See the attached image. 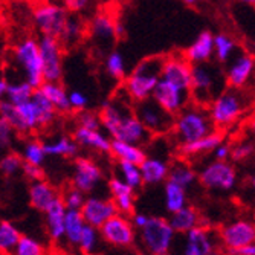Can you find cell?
Segmentation results:
<instances>
[{
    "label": "cell",
    "instance_id": "obj_1",
    "mask_svg": "<svg viewBox=\"0 0 255 255\" xmlns=\"http://www.w3.org/2000/svg\"><path fill=\"white\" fill-rule=\"evenodd\" d=\"M101 127L118 141H126L137 145H145L150 142L153 134L137 120L133 110H128L118 100H109L103 104L100 112Z\"/></svg>",
    "mask_w": 255,
    "mask_h": 255
},
{
    "label": "cell",
    "instance_id": "obj_2",
    "mask_svg": "<svg viewBox=\"0 0 255 255\" xmlns=\"http://www.w3.org/2000/svg\"><path fill=\"white\" fill-rule=\"evenodd\" d=\"M214 130L216 127L210 118V113H206L199 104H187L179 113H176L171 128L177 144L196 141V139L210 134Z\"/></svg>",
    "mask_w": 255,
    "mask_h": 255
},
{
    "label": "cell",
    "instance_id": "obj_3",
    "mask_svg": "<svg viewBox=\"0 0 255 255\" xmlns=\"http://www.w3.org/2000/svg\"><path fill=\"white\" fill-rule=\"evenodd\" d=\"M164 57H151L139 63L124 81V90L134 103L151 97V92L160 78Z\"/></svg>",
    "mask_w": 255,
    "mask_h": 255
},
{
    "label": "cell",
    "instance_id": "obj_4",
    "mask_svg": "<svg viewBox=\"0 0 255 255\" xmlns=\"http://www.w3.org/2000/svg\"><path fill=\"white\" fill-rule=\"evenodd\" d=\"M248 109V98L242 89H229L213 100L210 107V118L216 128H226L236 124Z\"/></svg>",
    "mask_w": 255,
    "mask_h": 255
},
{
    "label": "cell",
    "instance_id": "obj_5",
    "mask_svg": "<svg viewBox=\"0 0 255 255\" xmlns=\"http://www.w3.org/2000/svg\"><path fill=\"white\" fill-rule=\"evenodd\" d=\"M174 234L168 220L162 217H148L147 223L141 228V242L148 254L165 255L170 252Z\"/></svg>",
    "mask_w": 255,
    "mask_h": 255
},
{
    "label": "cell",
    "instance_id": "obj_6",
    "mask_svg": "<svg viewBox=\"0 0 255 255\" xmlns=\"http://www.w3.org/2000/svg\"><path fill=\"white\" fill-rule=\"evenodd\" d=\"M134 115L144 124V127L153 136H162L170 133L174 124V115L162 109L151 97L142 101H137L134 106Z\"/></svg>",
    "mask_w": 255,
    "mask_h": 255
},
{
    "label": "cell",
    "instance_id": "obj_7",
    "mask_svg": "<svg viewBox=\"0 0 255 255\" xmlns=\"http://www.w3.org/2000/svg\"><path fill=\"white\" fill-rule=\"evenodd\" d=\"M217 78L219 74L216 69L206 63H197L191 66V83H190V97L199 106L211 103L217 95Z\"/></svg>",
    "mask_w": 255,
    "mask_h": 255
},
{
    "label": "cell",
    "instance_id": "obj_8",
    "mask_svg": "<svg viewBox=\"0 0 255 255\" xmlns=\"http://www.w3.org/2000/svg\"><path fill=\"white\" fill-rule=\"evenodd\" d=\"M14 55L17 63L25 72L26 81L37 89L43 80V69H41V57L38 51V43L34 38H26L18 43L14 49Z\"/></svg>",
    "mask_w": 255,
    "mask_h": 255
},
{
    "label": "cell",
    "instance_id": "obj_9",
    "mask_svg": "<svg viewBox=\"0 0 255 255\" xmlns=\"http://www.w3.org/2000/svg\"><path fill=\"white\" fill-rule=\"evenodd\" d=\"M199 182L208 190L229 191L237 183V171L226 160H214L199 173Z\"/></svg>",
    "mask_w": 255,
    "mask_h": 255
},
{
    "label": "cell",
    "instance_id": "obj_10",
    "mask_svg": "<svg viewBox=\"0 0 255 255\" xmlns=\"http://www.w3.org/2000/svg\"><path fill=\"white\" fill-rule=\"evenodd\" d=\"M38 43L44 81H60L63 77V46L55 37L43 35Z\"/></svg>",
    "mask_w": 255,
    "mask_h": 255
},
{
    "label": "cell",
    "instance_id": "obj_11",
    "mask_svg": "<svg viewBox=\"0 0 255 255\" xmlns=\"http://www.w3.org/2000/svg\"><path fill=\"white\" fill-rule=\"evenodd\" d=\"M100 233L104 242L117 248H130L136 242L134 226L131 220L127 219L124 214H113L107 219L100 228Z\"/></svg>",
    "mask_w": 255,
    "mask_h": 255
},
{
    "label": "cell",
    "instance_id": "obj_12",
    "mask_svg": "<svg viewBox=\"0 0 255 255\" xmlns=\"http://www.w3.org/2000/svg\"><path fill=\"white\" fill-rule=\"evenodd\" d=\"M151 98L171 115L179 113L191 100L190 90L180 89L164 78H159L157 84L151 92Z\"/></svg>",
    "mask_w": 255,
    "mask_h": 255
},
{
    "label": "cell",
    "instance_id": "obj_13",
    "mask_svg": "<svg viewBox=\"0 0 255 255\" xmlns=\"http://www.w3.org/2000/svg\"><path fill=\"white\" fill-rule=\"evenodd\" d=\"M69 12L57 3H44L35 8L34 11V23L37 29L41 32V35H49L58 38L64 21L67 18Z\"/></svg>",
    "mask_w": 255,
    "mask_h": 255
},
{
    "label": "cell",
    "instance_id": "obj_14",
    "mask_svg": "<svg viewBox=\"0 0 255 255\" xmlns=\"http://www.w3.org/2000/svg\"><path fill=\"white\" fill-rule=\"evenodd\" d=\"M219 240L222 246L226 248V252L231 254L242 246L255 242V226L249 220H236L220 229Z\"/></svg>",
    "mask_w": 255,
    "mask_h": 255
},
{
    "label": "cell",
    "instance_id": "obj_15",
    "mask_svg": "<svg viewBox=\"0 0 255 255\" xmlns=\"http://www.w3.org/2000/svg\"><path fill=\"white\" fill-rule=\"evenodd\" d=\"M160 78H164L174 86L190 90L191 83V63L183 57V54H173L164 57L160 69Z\"/></svg>",
    "mask_w": 255,
    "mask_h": 255
},
{
    "label": "cell",
    "instance_id": "obj_16",
    "mask_svg": "<svg viewBox=\"0 0 255 255\" xmlns=\"http://www.w3.org/2000/svg\"><path fill=\"white\" fill-rule=\"evenodd\" d=\"M103 180V170L98 164L87 157H77L74 162V177L72 185L81 190L84 194L97 188Z\"/></svg>",
    "mask_w": 255,
    "mask_h": 255
},
{
    "label": "cell",
    "instance_id": "obj_17",
    "mask_svg": "<svg viewBox=\"0 0 255 255\" xmlns=\"http://www.w3.org/2000/svg\"><path fill=\"white\" fill-rule=\"evenodd\" d=\"M80 213L84 222L94 228H100L107 219L117 214L118 210L113 200L101 199V197H87L80 208Z\"/></svg>",
    "mask_w": 255,
    "mask_h": 255
},
{
    "label": "cell",
    "instance_id": "obj_18",
    "mask_svg": "<svg viewBox=\"0 0 255 255\" xmlns=\"http://www.w3.org/2000/svg\"><path fill=\"white\" fill-rule=\"evenodd\" d=\"M185 234H187V243L183 249L185 255H211L217 252L216 248H219V245L208 226L197 225Z\"/></svg>",
    "mask_w": 255,
    "mask_h": 255
},
{
    "label": "cell",
    "instance_id": "obj_19",
    "mask_svg": "<svg viewBox=\"0 0 255 255\" xmlns=\"http://www.w3.org/2000/svg\"><path fill=\"white\" fill-rule=\"evenodd\" d=\"M254 74V57L249 54H240L234 58L228 69V84L234 89H243Z\"/></svg>",
    "mask_w": 255,
    "mask_h": 255
},
{
    "label": "cell",
    "instance_id": "obj_20",
    "mask_svg": "<svg viewBox=\"0 0 255 255\" xmlns=\"http://www.w3.org/2000/svg\"><path fill=\"white\" fill-rule=\"evenodd\" d=\"M46 216V229L48 236L54 243H60L64 240V216H66V206L61 197H57L44 211Z\"/></svg>",
    "mask_w": 255,
    "mask_h": 255
},
{
    "label": "cell",
    "instance_id": "obj_21",
    "mask_svg": "<svg viewBox=\"0 0 255 255\" xmlns=\"http://www.w3.org/2000/svg\"><path fill=\"white\" fill-rule=\"evenodd\" d=\"M60 197V193L57 191V188L52 183H49L48 180L40 179V180H34L31 183L29 188V202L31 206L35 208L37 211L44 213L48 210V206L57 199Z\"/></svg>",
    "mask_w": 255,
    "mask_h": 255
},
{
    "label": "cell",
    "instance_id": "obj_22",
    "mask_svg": "<svg viewBox=\"0 0 255 255\" xmlns=\"http://www.w3.org/2000/svg\"><path fill=\"white\" fill-rule=\"evenodd\" d=\"M223 133L222 131H211L210 134H206L203 137H199L196 141L191 142H185V144H179V153L183 157H191V156H200L203 153H210L213 151L217 145H220L223 142Z\"/></svg>",
    "mask_w": 255,
    "mask_h": 255
},
{
    "label": "cell",
    "instance_id": "obj_23",
    "mask_svg": "<svg viewBox=\"0 0 255 255\" xmlns=\"http://www.w3.org/2000/svg\"><path fill=\"white\" fill-rule=\"evenodd\" d=\"M213 34L210 31H203L197 35L194 43L183 52V57L191 64L206 63L214 55V44H213Z\"/></svg>",
    "mask_w": 255,
    "mask_h": 255
},
{
    "label": "cell",
    "instance_id": "obj_24",
    "mask_svg": "<svg viewBox=\"0 0 255 255\" xmlns=\"http://www.w3.org/2000/svg\"><path fill=\"white\" fill-rule=\"evenodd\" d=\"M74 141L81 147H90L101 153H110V139L100 130H92L78 126L74 131Z\"/></svg>",
    "mask_w": 255,
    "mask_h": 255
},
{
    "label": "cell",
    "instance_id": "obj_25",
    "mask_svg": "<svg viewBox=\"0 0 255 255\" xmlns=\"http://www.w3.org/2000/svg\"><path fill=\"white\" fill-rule=\"evenodd\" d=\"M168 164L164 159L159 157H147L139 164L141 170L142 182L148 185H156L160 182H165L168 177Z\"/></svg>",
    "mask_w": 255,
    "mask_h": 255
},
{
    "label": "cell",
    "instance_id": "obj_26",
    "mask_svg": "<svg viewBox=\"0 0 255 255\" xmlns=\"http://www.w3.org/2000/svg\"><path fill=\"white\" fill-rule=\"evenodd\" d=\"M115 20L113 15L107 14V12H98L94 15V18L90 20V35L92 38H95L97 41H103V43H110L117 38V34H115Z\"/></svg>",
    "mask_w": 255,
    "mask_h": 255
},
{
    "label": "cell",
    "instance_id": "obj_27",
    "mask_svg": "<svg viewBox=\"0 0 255 255\" xmlns=\"http://www.w3.org/2000/svg\"><path fill=\"white\" fill-rule=\"evenodd\" d=\"M37 89L51 101V104L55 107L57 112L69 113L72 110L71 104H69V94L60 84V81H43Z\"/></svg>",
    "mask_w": 255,
    "mask_h": 255
},
{
    "label": "cell",
    "instance_id": "obj_28",
    "mask_svg": "<svg viewBox=\"0 0 255 255\" xmlns=\"http://www.w3.org/2000/svg\"><path fill=\"white\" fill-rule=\"evenodd\" d=\"M110 153L118 160H127L136 165L141 164L147 156L142 145L126 142V141H118V139H112L110 141Z\"/></svg>",
    "mask_w": 255,
    "mask_h": 255
},
{
    "label": "cell",
    "instance_id": "obj_29",
    "mask_svg": "<svg viewBox=\"0 0 255 255\" xmlns=\"http://www.w3.org/2000/svg\"><path fill=\"white\" fill-rule=\"evenodd\" d=\"M168 222H170L171 228L174 229V233L185 234L191 228L200 225L202 219H200V214H199V211L196 210V208L185 205L183 208H180V210L171 213V217H170Z\"/></svg>",
    "mask_w": 255,
    "mask_h": 255
},
{
    "label": "cell",
    "instance_id": "obj_30",
    "mask_svg": "<svg viewBox=\"0 0 255 255\" xmlns=\"http://www.w3.org/2000/svg\"><path fill=\"white\" fill-rule=\"evenodd\" d=\"M84 29L86 28H84V23L81 21V18L69 12L67 18L64 21L63 31L58 37V41L61 43L63 48L64 46H75L81 40Z\"/></svg>",
    "mask_w": 255,
    "mask_h": 255
},
{
    "label": "cell",
    "instance_id": "obj_31",
    "mask_svg": "<svg viewBox=\"0 0 255 255\" xmlns=\"http://www.w3.org/2000/svg\"><path fill=\"white\" fill-rule=\"evenodd\" d=\"M84 219L80 210H66L64 216V239L71 246H77L81 231L84 226Z\"/></svg>",
    "mask_w": 255,
    "mask_h": 255
},
{
    "label": "cell",
    "instance_id": "obj_32",
    "mask_svg": "<svg viewBox=\"0 0 255 255\" xmlns=\"http://www.w3.org/2000/svg\"><path fill=\"white\" fill-rule=\"evenodd\" d=\"M78 144L71 136H61L54 142L43 144L46 156H63V157H75L78 154Z\"/></svg>",
    "mask_w": 255,
    "mask_h": 255
},
{
    "label": "cell",
    "instance_id": "obj_33",
    "mask_svg": "<svg viewBox=\"0 0 255 255\" xmlns=\"http://www.w3.org/2000/svg\"><path fill=\"white\" fill-rule=\"evenodd\" d=\"M32 101L37 107V115H38V128L41 127H48L49 124L54 123L57 117V110L51 104V101L46 98L38 89L34 90L32 94Z\"/></svg>",
    "mask_w": 255,
    "mask_h": 255
},
{
    "label": "cell",
    "instance_id": "obj_34",
    "mask_svg": "<svg viewBox=\"0 0 255 255\" xmlns=\"http://www.w3.org/2000/svg\"><path fill=\"white\" fill-rule=\"evenodd\" d=\"M167 179L187 190L197 180V173L187 164V162H176V164L168 167Z\"/></svg>",
    "mask_w": 255,
    "mask_h": 255
},
{
    "label": "cell",
    "instance_id": "obj_35",
    "mask_svg": "<svg viewBox=\"0 0 255 255\" xmlns=\"http://www.w3.org/2000/svg\"><path fill=\"white\" fill-rule=\"evenodd\" d=\"M165 206L168 213H174L187 205V190L167 179L165 182Z\"/></svg>",
    "mask_w": 255,
    "mask_h": 255
},
{
    "label": "cell",
    "instance_id": "obj_36",
    "mask_svg": "<svg viewBox=\"0 0 255 255\" xmlns=\"http://www.w3.org/2000/svg\"><path fill=\"white\" fill-rule=\"evenodd\" d=\"M20 236V231L11 222H0V254H12Z\"/></svg>",
    "mask_w": 255,
    "mask_h": 255
},
{
    "label": "cell",
    "instance_id": "obj_37",
    "mask_svg": "<svg viewBox=\"0 0 255 255\" xmlns=\"http://www.w3.org/2000/svg\"><path fill=\"white\" fill-rule=\"evenodd\" d=\"M34 87L28 83V81H21V83H15V84H8L5 97L9 103H12L14 106L26 103L28 100H31L32 94H34Z\"/></svg>",
    "mask_w": 255,
    "mask_h": 255
},
{
    "label": "cell",
    "instance_id": "obj_38",
    "mask_svg": "<svg viewBox=\"0 0 255 255\" xmlns=\"http://www.w3.org/2000/svg\"><path fill=\"white\" fill-rule=\"evenodd\" d=\"M0 117L5 118L12 126L15 133H21V134L28 133V128H26L25 123L21 121V117H20V113L17 110V106H14L8 100L0 101Z\"/></svg>",
    "mask_w": 255,
    "mask_h": 255
},
{
    "label": "cell",
    "instance_id": "obj_39",
    "mask_svg": "<svg viewBox=\"0 0 255 255\" xmlns=\"http://www.w3.org/2000/svg\"><path fill=\"white\" fill-rule=\"evenodd\" d=\"M213 44H214V54L220 63H226L231 58V55L234 54V49H236V41L226 34L214 35Z\"/></svg>",
    "mask_w": 255,
    "mask_h": 255
},
{
    "label": "cell",
    "instance_id": "obj_40",
    "mask_svg": "<svg viewBox=\"0 0 255 255\" xmlns=\"http://www.w3.org/2000/svg\"><path fill=\"white\" fill-rule=\"evenodd\" d=\"M120 171H121L123 180L127 185H130L133 190L141 188L142 185H144L139 165L131 164V162H127V160H120Z\"/></svg>",
    "mask_w": 255,
    "mask_h": 255
},
{
    "label": "cell",
    "instance_id": "obj_41",
    "mask_svg": "<svg viewBox=\"0 0 255 255\" xmlns=\"http://www.w3.org/2000/svg\"><path fill=\"white\" fill-rule=\"evenodd\" d=\"M106 71L112 78L123 80L126 75V61L120 51H112L106 58Z\"/></svg>",
    "mask_w": 255,
    "mask_h": 255
},
{
    "label": "cell",
    "instance_id": "obj_42",
    "mask_svg": "<svg viewBox=\"0 0 255 255\" xmlns=\"http://www.w3.org/2000/svg\"><path fill=\"white\" fill-rule=\"evenodd\" d=\"M97 245H98V228H94V226L84 223L77 248L83 254H90L95 251Z\"/></svg>",
    "mask_w": 255,
    "mask_h": 255
},
{
    "label": "cell",
    "instance_id": "obj_43",
    "mask_svg": "<svg viewBox=\"0 0 255 255\" xmlns=\"http://www.w3.org/2000/svg\"><path fill=\"white\" fill-rule=\"evenodd\" d=\"M44 252H46V249L40 242H37L35 239L28 237V236H20L12 254H17V255H43Z\"/></svg>",
    "mask_w": 255,
    "mask_h": 255
},
{
    "label": "cell",
    "instance_id": "obj_44",
    "mask_svg": "<svg viewBox=\"0 0 255 255\" xmlns=\"http://www.w3.org/2000/svg\"><path fill=\"white\" fill-rule=\"evenodd\" d=\"M17 110H18L20 117H21V121L25 123L28 131L38 128V115H37V107H35V104L32 101V97L26 103L18 104Z\"/></svg>",
    "mask_w": 255,
    "mask_h": 255
},
{
    "label": "cell",
    "instance_id": "obj_45",
    "mask_svg": "<svg viewBox=\"0 0 255 255\" xmlns=\"http://www.w3.org/2000/svg\"><path fill=\"white\" fill-rule=\"evenodd\" d=\"M23 160L25 162H29V164H34V165H43L44 162V150H43V144L37 142V141H31L25 145L23 148Z\"/></svg>",
    "mask_w": 255,
    "mask_h": 255
},
{
    "label": "cell",
    "instance_id": "obj_46",
    "mask_svg": "<svg viewBox=\"0 0 255 255\" xmlns=\"http://www.w3.org/2000/svg\"><path fill=\"white\" fill-rule=\"evenodd\" d=\"M21 164H23V157L18 153H8L6 156L0 159V173L6 177L14 176L21 170Z\"/></svg>",
    "mask_w": 255,
    "mask_h": 255
},
{
    "label": "cell",
    "instance_id": "obj_47",
    "mask_svg": "<svg viewBox=\"0 0 255 255\" xmlns=\"http://www.w3.org/2000/svg\"><path fill=\"white\" fill-rule=\"evenodd\" d=\"M64 206H66V210H80L81 205L84 203V193L81 190H78L77 187H69L66 188V191L63 193V196H60Z\"/></svg>",
    "mask_w": 255,
    "mask_h": 255
},
{
    "label": "cell",
    "instance_id": "obj_48",
    "mask_svg": "<svg viewBox=\"0 0 255 255\" xmlns=\"http://www.w3.org/2000/svg\"><path fill=\"white\" fill-rule=\"evenodd\" d=\"M78 126L92 128V130H100L101 121H100V115L95 112H87V110H80L78 113Z\"/></svg>",
    "mask_w": 255,
    "mask_h": 255
},
{
    "label": "cell",
    "instance_id": "obj_49",
    "mask_svg": "<svg viewBox=\"0 0 255 255\" xmlns=\"http://www.w3.org/2000/svg\"><path fill=\"white\" fill-rule=\"evenodd\" d=\"M254 153V145L252 142H240L237 145H234L229 151V157L234 162H243L248 157H251Z\"/></svg>",
    "mask_w": 255,
    "mask_h": 255
},
{
    "label": "cell",
    "instance_id": "obj_50",
    "mask_svg": "<svg viewBox=\"0 0 255 255\" xmlns=\"http://www.w3.org/2000/svg\"><path fill=\"white\" fill-rule=\"evenodd\" d=\"M14 133L15 130L12 128V126L5 118L0 117V148H6L11 145Z\"/></svg>",
    "mask_w": 255,
    "mask_h": 255
},
{
    "label": "cell",
    "instance_id": "obj_51",
    "mask_svg": "<svg viewBox=\"0 0 255 255\" xmlns=\"http://www.w3.org/2000/svg\"><path fill=\"white\" fill-rule=\"evenodd\" d=\"M60 2H61V6L71 14L83 12L92 5V0H60Z\"/></svg>",
    "mask_w": 255,
    "mask_h": 255
},
{
    "label": "cell",
    "instance_id": "obj_52",
    "mask_svg": "<svg viewBox=\"0 0 255 255\" xmlns=\"http://www.w3.org/2000/svg\"><path fill=\"white\" fill-rule=\"evenodd\" d=\"M21 171H23V174H25L31 182L44 179V171H43L41 165H34V164H29V162H25V160H23V164H21Z\"/></svg>",
    "mask_w": 255,
    "mask_h": 255
},
{
    "label": "cell",
    "instance_id": "obj_53",
    "mask_svg": "<svg viewBox=\"0 0 255 255\" xmlns=\"http://www.w3.org/2000/svg\"><path fill=\"white\" fill-rule=\"evenodd\" d=\"M69 104H71V109L72 110H83L87 107L89 104V98L83 94V92H72V94H69Z\"/></svg>",
    "mask_w": 255,
    "mask_h": 255
},
{
    "label": "cell",
    "instance_id": "obj_54",
    "mask_svg": "<svg viewBox=\"0 0 255 255\" xmlns=\"http://www.w3.org/2000/svg\"><path fill=\"white\" fill-rule=\"evenodd\" d=\"M213 151H214V156H216V159H217V160H226V159L229 157L231 147L222 142V144H220V145H217Z\"/></svg>",
    "mask_w": 255,
    "mask_h": 255
},
{
    "label": "cell",
    "instance_id": "obj_55",
    "mask_svg": "<svg viewBox=\"0 0 255 255\" xmlns=\"http://www.w3.org/2000/svg\"><path fill=\"white\" fill-rule=\"evenodd\" d=\"M231 254H234V255H254L255 254V245L251 243V245H246V246H242L236 251H233Z\"/></svg>",
    "mask_w": 255,
    "mask_h": 255
},
{
    "label": "cell",
    "instance_id": "obj_56",
    "mask_svg": "<svg viewBox=\"0 0 255 255\" xmlns=\"http://www.w3.org/2000/svg\"><path fill=\"white\" fill-rule=\"evenodd\" d=\"M133 216V219H131V223H133V226L134 228H139L141 229L145 223H147V220H148V217L145 216V214H131Z\"/></svg>",
    "mask_w": 255,
    "mask_h": 255
},
{
    "label": "cell",
    "instance_id": "obj_57",
    "mask_svg": "<svg viewBox=\"0 0 255 255\" xmlns=\"http://www.w3.org/2000/svg\"><path fill=\"white\" fill-rule=\"evenodd\" d=\"M6 87H8V83H6L5 80H0V98H2V97H5Z\"/></svg>",
    "mask_w": 255,
    "mask_h": 255
},
{
    "label": "cell",
    "instance_id": "obj_58",
    "mask_svg": "<svg viewBox=\"0 0 255 255\" xmlns=\"http://www.w3.org/2000/svg\"><path fill=\"white\" fill-rule=\"evenodd\" d=\"M183 3H187V5H196L197 2H200V0H182Z\"/></svg>",
    "mask_w": 255,
    "mask_h": 255
},
{
    "label": "cell",
    "instance_id": "obj_59",
    "mask_svg": "<svg viewBox=\"0 0 255 255\" xmlns=\"http://www.w3.org/2000/svg\"><path fill=\"white\" fill-rule=\"evenodd\" d=\"M245 3H249V5H254L255 3V0H243Z\"/></svg>",
    "mask_w": 255,
    "mask_h": 255
}]
</instances>
